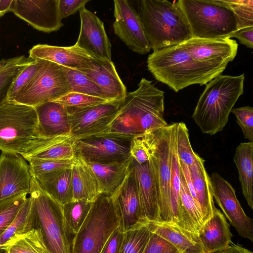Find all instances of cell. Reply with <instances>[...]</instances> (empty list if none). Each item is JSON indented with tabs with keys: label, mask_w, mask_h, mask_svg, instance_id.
<instances>
[{
	"label": "cell",
	"mask_w": 253,
	"mask_h": 253,
	"mask_svg": "<svg viewBox=\"0 0 253 253\" xmlns=\"http://www.w3.org/2000/svg\"><path fill=\"white\" fill-rule=\"evenodd\" d=\"M238 44L229 38H192L154 51L147 60L155 79L177 92L193 84H207L221 73L237 55Z\"/></svg>",
	"instance_id": "cell-1"
},
{
	"label": "cell",
	"mask_w": 253,
	"mask_h": 253,
	"mask_svg": "<svg viewBox=\"0 0 253 253\" xmlns=\"http://www.w3.org/2000/svg\"><path fill=\"white\" fill-rule=\"evenodd\" d=\"M142 78L134 91L127 92L110 133L133 137L168 125L164 118V92Z\"/></svg>",
	"instance_id": "cell-2"
},
{
	"label": "cell",
	"mask_w": 253,
	"mask_h": 253,
	"mask_svg": "<svg viewBox=\"0 0 253 253\" xmlns=\"http://www.w3.org/2000/svg\"><path fill=\"white\" fill-rule=\"evenodd\" d=\"M139 11L151 49L171 46L192 38L186 16L178 0H142Z\"/></svg>",
	"instance_id": "cell-3"
},
{
	"label": "cell",
	"mask_w": 253,
	"mask_h": 253,
	"mask_svg": "<svg viewBox=\"0 0 253 253\" xmlns=\"http://www.w3.org/2000/svg\"><path fill=\"white\" fill-rule=\"evenodd\" d=\"M244 74L220 75L206 86L192 115L203 133L212 135L225 126L231 110L243 94Z\"/></svg>",
	"instance_id": "cell-4"
},
{
	"label": "cell",
	"mask_w": 253,
	"mask_h": 253,
	"mask_svg": "<svg viewBox=\"0 0 253 253\" xmlns=\"http://www.w3.org/2000/svg\"><path fill=\"white\" fill-rule=\"evenodd\" d=\"M30 220L46 253H71L74 235L68 228L62 206L46 193L32 176Z\"/></svg>",
	"instance_id": "cell-5"
},
{
	"label": "cell",
	"mask_w": 253,
	"mask_h": 253,
	"mask_svg": "<svg viewBox=\"0 0 253 253\" xmlns=\"http://www.w3.org/2000/svg\"><path fill=\"white\" fill-rule=\"evenodd\" d=\"M192 38L215 40L229 38L238 30L236 17L224 0H178Z\"/></svg>",
	"instance_id": "cell-6"
},
{
	"label": "cell",
	"mask_w": 253,
	"mask_h": 253,
	"mask_svg": "<svg viewBox=\"0 0 253 253\" xmlns=\"http://www.w3.org/2000/svg\"><path fill=\"white\" fill-rule=\"evenodd\" d=\"M119 227L111 195L101 193L93 202L83 224L74 235L71 253H100L110 236Z\"/></svg>",
	"instance_id": "cell-7"
},
{
	"label": "cell",
	"mask_w": 253,
	"mask_h": 253,
	"mask_svg": "<svg viewBox=\"0 0 253 253\" xmlns=\"http://www.w3.org/2000/svg\"><path fill=\"white\" fill-rule=\"evenodd\" d=\"M177 123L151 132L149 163L152 170L159 198L157 222L172 224L170 181L173 136Z\"/></svg>",
	"instance_id": "cell-8"
},
{
	"label": "cell",
	"mask_w": 253,
	"mask_h": 253,
	"mask_svg": "<svg viewBox=\"0 0 253 253\" xmlns=\"http://www.w3.org/2000/svg\"><path fill=\"white\" fill-rule=\"evenodd\" d=\"M37 125L34 107L11 101L0 105V150L20 154L36 136Z\"/></svg>",
	"instance_id": "cell-9"
},
{
	"label": "cell",
	"mask_w": 253,
	"mask_h": 253,
	"mask_svg": "<svg viewBox=\"0 0 253 253\" xmlns=\"http://www.w3.org/2000/svg\"><path fill=\"white\" fill-rule=\"evenodd\" d=\"M70 92V86L63 67L46 61L33 80L11 101L35 107Z\"/></svg>",
	"instance_id": "cell-10"
},
{
	"label": "cell",
	"mask_w": 253,
	"mask_h": 253,
	"mask_svg": "<svg viewBox=\"0 0 253 253\" xmlns=\"http://www.w3.org/2000/svg\"><path fill=\"white\" fill-rule=\"evenodd\" d=\"M132 138L108 132L76 139L75 156L86 163H122L131 157L130 149Z\"/></svg>",
	"instance_id": "cell-11"
},
{
	"label": "cell",
	"mask_w": 253,
	"mask_h": 253,
	"mask_svg": "<svg viewBox=\"0 0 253 253\" xmlns=\"http://www.w3.org/2000/svg\"><path fill=\"white\" fill-rule=\"evenodd\" d=\"M124 99L108 101L84 108L65 107L69 115L71 134L76 139H79L108 133Z\"/></svg>",
	"instance_id": "cell-12"
},
{
	"label": "cell",
	"mask_w": 253,
	"mask_h": 253,
	"mask_svg": "<svg viewBox=\"0 0 253 253\" xmlns=\"http://www.w3.org/2000/svg\"><path fill=\"white\" fill-rule=\"evenodd\" d=\"M210 177L213 197L239 235L253 242V220L247 215L231 184L217 172Z\"/></svg>",
	"instance_id": "cell-13"
},
{
	"label": "cell",
	"mask_w": 253,
	"mask_h": 253,
	"mask_svg": "<svg viewBox=\"0 0 253 253\" xmlns=\"http://www.w3.org/2000/svg\"><path fill=\"white\" fill-rule=\"evenodd\" d=\"M114 4L115 34L132 51L139 54L148 53L151 48L138 12L126 0H115Z\"/></svg>",
	"instance_id": "cell-14"
},
{
	"label": "cell",
	"mask_w": 253,
	"mask_h": 253,
	"mask_svg": "<svg viewBox=\"0 0 253 253\" xmlns=\"http://www.w3.org/2000/svg\"><path fill=\"white\" fill-rule=\"evenodd\" d=\"M10 11L44 33L57 31L63 26L58 0H13Z\"/></svg>",
	"instance_id": "cell-15"
},
{
	"label": "cell",
	"mask_w": 253,
	"mask_h": 253,
	"mask_svg": "<svg viewBox=\"0 0 253 253\" xmlns=\"http://www.w3.org/2000/svg\"><path fill=\"white\" fill-rule=\"evenodd\" d=\"M32 176L20 154L1 151L0 155V200L30 193Z\"/></svg>",
	"instance_id": "cell-16"
},
{
	"label": "cell",
	"mask_w": 253,
	"mask_h": 253,
	"mask_svg": "<svg viewBox=\"0 0 253 253\" xmlns=\"http://www.w3.org/2000/svg\"><path fill=\"white\" fill-rule=\"evenodd\" d=\"M80 30L75 45L93 58L111 61V44L103 22L85 7L79 10Z\"/></svg>",
	"instance_id": "cell-17"
},
{
	"label": "cell",
	"mask_w": 253,
	"mask_h": 253,
	"mask_svg": "<svg viewBox=\"0 0 253 253\" xmlns=\"http://www.w3.org/2000/svg\"><path fill=\"white\" fill-rule=\"evenodd\" d=\"M111 196L119 227L125 232L148 223L142 213L136 181L130 169Z\"/></svg>",
	"instance_id": "cell-18"
},
{
	"label": "cell",
	"mask_w": 253,
	"mask_h": 253,
	"mask_svg": "<svg viewBox=\"0 0 253 253\" xmlns=\"http://www.w3.org/2000/svg\"><path fill=\"white\" fill-rule=\"evenodd\" d=\"M76 138L70 133L51 137H34L21 152L25 160H72L75 157Z\"/></svg>",
	"instance_id": "cell-19"
},
{
	"label": "cell",
	"mask_w": 253,
	"mask_h": 253,
	"mask_svg": "<svg viewBox=\"0 0 253 253\" xmlns=\"http://www.w3.org/2000/svg\"><path fill=\"white\" fill-rule=\"evenodd\" d=\"M130 170L136 181L142 213L148 223L159 219V198L154 174L149 162L138 164L133 159Z\"/></svg>",
	"instance_id": "cell-20"
},
{
	"label": "cell",
	"mask_w": 253,
	"mask_h": 253,
	"mask_svg": "<svg viewBox=\"0 0 253 253\" xmlns=\"http://www.w3.org/2000/svg\"><path fill=\"white\" fill-rule=\"evenodd\" d=\"M29 57L45 60L77 70L89 67L94 58L75 44L58 46L46 44L33 46L29 51Z\"/></svg>",
	"instance_id": "cell-21"
},
{
	"label": "cell",
	"mask_w": 253,
	"mask_h": 253,
	"mask_svg": "<svg viewBox=\"0 0 253 253\" xmlns=\"http://www.w3.org/2000/svg\"><path fill=\"white\" fill-rule=\"evenodd\" d=\"M34 108L38 118L36 136L51 137L71 133L69 113L62 105L47 101Z\"/></svg>",
	"instance_id": "cell-22"
},
{
	"label": "cell",
	"mask_w": 253,
	"mask_h": 253,
	"mask_svg": "<svg viewBox=\"0 0 253 253\" xmlns=\"http://www.w3.org/2000/svg\"><path fill=\"white\" fill-rule=\"evenodd\" d=\"M79 71L100 86L109 100H119L126 97V87L112 60L94 58L89 67Z\"/></svg>",
	"instance_id": "cell-23"
},
{
	"label": "cell",
	"mask_w": 253,
	"mask_h": 253,
	"mask_svg": "<svg viewBox=\"0 0 253 253\" xmlns=\"http://www.w3.org/2000/svg\"><path fill=\"white\" fill-rule=\"evenodd\" d=\"M198 235L205 253L224 251L231 245L232 237L224 215L217 208L199 229Z\"/></svg>",
	"instance_id": "cell-24"
},
{
	"label": "cell",
	"mask_w": 253,
	"mask_h": 253,
	"mask_svg": "<svg viewBox=\"0 0 253 253\" xmlns=\"http://www.w3.org/2000/svg\"><path fill=\"white\" fill-rule=\"evenodd\" d=\"M149 230L173 245L180 253H205L198 234L178 226L160 222L147 223Z\"/></svg>",
	"instance_id": "cell-25"
},
{
	"label": "cell",
	"mask_w": 253,
	"mask_h": 253,
	"mask_svg": "<svg viewBox=\"0 0 253 253\" xmlns=\"http://www.w3.org/2000/svg\"><path fill=\"white\" fill-rule=\"evenodd\" d=\"M71 170L73 200L93 202L102 192L96 177L87 164L75 156Z\"/></svg>",
	"instance_id": "cell-26"
},
{
	"label": "cell",
	"mask_w": 253,
	"mask_h": 253,
	"mask_svg": "<svg viewBox=\"0 0 253 253\" xmlns=\"http://www.w3.org/2000/svg\"><path fill=\"white\" fill-rule=\"evenodd\" d=\"M205 162L200 157L193 165L188 166L204 223L212 216L216 209L210 177L205 168Z\"/></svg>",
	"instance_id": "cell-27"
},
{
	"label": "cell",
	"mask_w": 253,
	"mask_h": 253,
	"mask_svg": "<svg viewBox=\"0 0 253 253\" xmlns=\"http://www.w3.org/2000/svg\"><path fill=\"white\" fill-rule=\"evenodd\" d=\"M40 187L61 206L73 200L71 168L35 177Z\"/></svg>",
	"instance_id": "cell-28"
},
{
	"label": "cell",
	"mask_w": 253,
	"mask_h": 253,
	"mask_svg": "<svg viewBox=\"0 0 253 253\" xmlns=\"http://www.w3.org/2000/svg\"><path fill=\"white\" fill-rule=\"evenodd\" d=\"M132 161L131 157L124 162L110 164L85 162L96 177L102 193L112 195L125 179Z\"/></svg>",
	"instance_id": "cell-29"
},
{
	"label": "cell",
	"mask_w": 253,
	"mask_h": 253,
	"mask_svg": "<svg viewBox=\"0 0 253 253\" xmlns=\"http://www.w3.org/2000/svg\"><path fill=\"white\" fill-rule=\"evenodd\" d=\"M234 162L237 168L243 194L253 209V143H241L236 148Z\"/></svg>",
	"instance_id": "cell-30"
},
{
	"label": "cell",
	"mask_w": 253,
	"mask_h": 253,
	"mask_svg": "<svg viewBox=\"0 0 253 253\" xmlns=\"http://www.w3.org/2000/svg\"><path fill=\"white\" fill-rule=\"evenodd\" d=\"M180 180L179 222L177 225L198 234L204 223L202 212L190 192L181 169Z\"/></svg>",
	"instance_id": "cell-31"
},
{
	"label": "cell",
	"mask_w": 253,
	"mask_h": 253,
	"mask_svg": "<svg viewBox=\"0 0 253 253\" xmlns=\"http://www.w3.org/2000/svg\"><path fill=\"white\" fill-rule=\"evenodd\" d=\"M33 60L25 55L0 60V105L7 101L12 84L20 73Z\"/></svg>",
	"instance_id": "cell-32"
},
{
	"label": "cell",
	"mask_w": 253,
	"mask_h": 253,
	"mask_svg": "<svg viewBox=\"0 0 253 253\" xmlns=\"http://www.w3.org/2000/svg\"><path fill=\"white\" fill-rule=\"evenodd\" d=\"M31 199L26 198L14 219L0 235V245L5 248L18 237L32 230L30 220Z\"/></svg>",
	"instance_id": "cell-33"
},
{
	"label": "cell",
	"mask_w": 253,
	"mask_h": 253,
	"mask_svg": "<svg viewBox=\"0 0 253 253\" xmlns=\"http://www.w3.org/2000/svg\"><path fill=\"white\" fill-rule=\"evenodd\" d=\"M177 126V123L173 136L170 181V201L172 224L176 225L179 222L180 189V169L176 147Z\"/></svg>",
	"instance_id": "cell-34"
},
{
	"label": "cell",
	"mask_w": 253,
	"mask_h": 253,
	"mask_svg": "<svg viewBox=\"0 0 253 253\" xmlns=\"http://www.w3.org/2000/svg\"><path fill=\"white\" fill-rule=\"evenodd\" d=\"M93 202L72 200L62 206L63 216L70 232L73 235L79 231L92 206Z\"/></svg>",
	"instance_id": "cell-35"
},
{
	"label": "cell",
	"mask_w": 253,
	"mask_h": 253,
	"mask_svg": "<svg viewBox=\"0 0 253 253\" xmlns=\"http://www.w3.org/2000/svg\"><path fill=\"white\" fill-rule=\"evenodd\" d=\"M69 83L71 92H77L109 100L96 84L83 72L63 67Z\"/></svg>",
	"instance_id": "cell-36"
},
{
	"label": "cell",
	"mask_w": 253,
	"mask_h": 253,
	"mask_svg": "<svg viewBox=\"0 0 253 253\" xmlns=\"http://www.w3.org/2000/svg\"><path fill=\"white\" fill-rule=\"evenodd\" d=\"M151 233L147 223L126 231L120 253H143Z\"/></svg>",
	"instance_id": "cell-37"
},
{
	"label": "cell",
	"mask_w": 253,
	"mask_h": 253,
	"mask_svg": "<svg viewBox=\"0 0 253 253\" xmlns=\"http://www.w3.org/2000/svg\"><path fill=\"white\" fill-rule=\"evenodd\" d=\"M10 253H46L38 232L32 229L6 246Z\"/></svg>",
	"instance_id": "cell-38"
},
{
	"label": "cell",
	"mask_w": 253,
	"mask_h": 253,
	"mask_svg": "<svg viewBox=\"0 0 253 253\" xmlns=\"http://www.w3.org/2000/svg\"><path fill=\"white\" fill-rule=\"evenodd\" d=\"M176 147L178 158L188 167L200 157L193 151L190 141L188 130L185 123H177Z\"/></svg>",
	"instance_id": "cell-39"
},
{
	"label": "cell",
	"mask_w": 253,
	"mask_h": 253,
	"mask_svg": "<svg viewBox=\"0 0 253 253\" xmlns=\"http://www.w3.org/2000/svg\"><path fill=\"white\" fill-rule=\"evenodd\" d=\"M27 194L0 200V235L8 228L26 199Z\"/></svg>",
	"instance_id": "cell-40"
},
{
	"label": "cell",
	"mask_w": 253,
	"mask_h": 253,
	"mask_svg": "<svg viewBox=\"0 0 253 253\" xmlns=\"http://www.w3.org/2000/svg\"><path fill=\"white\" fill-rule=\"evenodd\" d=\"M46 61L42 59H35L20 73L10 86L7 101H12L19 92L33 80Z\"/></svg>",
	"instance_id": "cell-41"
},
{
	"label": "cell",
	"mask_w": 253,
	"mask_h": 253,
	"mask_svg": "<svg viewBox=\"0 0 253 253\" xmlns=\"http://www.w3.org/2000/svg\"><path fill=\"white\" fill-rule=\"evenodd\" d=\"M73 159H30L28 161L31 176L35 177L44 173L71 168Z\"/></svg>",
	"instance_id": "cell-42"
},
{
	"label": "cell",
	"mask_w": 253,
	"mask_h": 253,
	"mask_svg": "<svg viewBox=\"0 0 253 253\" xmlns=\"http://www.w3.org/2000/svg\"><path fill=\"white\" fill-rule=\"evenodd\" d=\"M234 13L238 30L253 27V0H224Z\"/></svg>",
	"instance_id": "cell-43"
},
{
	"label": "cell",
	"mask_w": 253,
	"mask_h": 253,
	"mask_svg": "<svg viewBox=\"0 0 253 253\" xmlns=\"http://www.w3.org/2000/svg\"><path fill=\"white\" fill-rule=\"evenodd\" d=\"M52 101L58 102L66 108H81L98 105L111 100L82 93L70 92Z\"/></svg>",
	"instance_id": "cell-44"
},
{
	"label": "cell",
	"mask_w": 253,
	"mask_h": 253,
	"mask_svg": "<svg viewBox=\"0 0 253 253\" xmlns=\"http://www.w3.org/2000/svg\"><path fill=\"white\" fill-rule=\"evenodd\" d=\"M152 131L135 136L131 140L130 155L140 165L149 161Z\"/></svg>",
	"instance_id": "cell-45"
},
{
	"label": "cell",
	"mask_w": 253,
	"mask_h": 253,
	"mask_svg": "<svg viewBox=\"0 0 253 253\" xmlns=\"http://www.w3.org/2000/svg\"><path fill=\"white\" fill-rule=\"evenodd\" d=\"M231 112L236 118V122L241 128L244 137L253 142V108L245 106L233 108Z\"/></svg>",
	"instance_id": "cell-46"
},
{
	"label": "cell",
	"mask_w": 253,
	"mask_h": 253,
	"mask_svg": "<svg viewBox=\"0 0 253 253\" xmlns=\"http://www.w3.org/2000/svg\"><path fill=\"white\" fill-rule=\"evenodd\" d=\"M143 253H180L179 251L167 240L152 232Z\"/></svg>",
	"instance_id": "cell-47"
},
{
	"label": "cell",
	"mask_w": 253,
	"mask_h": 253,
	"mask_svg": "<svg viewBox=\"0 0 253 253\" xmlns=\"http://www.w3.org/2000/svg\"><path fill=\"white\" fill-rule=\"evenodd\" d=\"M89 1V0H58L59 14L62 19L75 14Z\"/></svg>",
	"instance_id": "cell-48"
},
{
	"label": "cell",
	"mask_w": 253,
	"mask_h": 253,
	"mask_svg": "<svg viewBox=\"0 0 253 253\" xmlns=\"http://www.w3.org/2000/svg\"><path fill=\"white\" fill-rule=\"evenodd\" d=\"M125 232L120 227L116 228L105 243L100 253H120Z\"/></svg>",
	"instance_id": "cell-49"
},
{
	"label": "cell",
	"mask_w": 253,
	"mask_h": 253,
	"mask_svg": "<svg viewBox=\"0 0 253 253\" xmlns=\"http://www.w3.org/2000/svg\"><path fill=\"white\" fill-rule=\"evenodd\" d=\"M235 37L240 43L247 47L253 48V27H246L239 29L230 36V38Z\"/></svg>",
	"instance_id": "cell-50"
},
{
	"label": "cell",
	"mask_w": 253,
	"mask_h": 253,
	"mask_svg": "<svg viewBox=\"0 0 253 253\" xmlns=\"http://www.w3.org/2000/svg\"><path fill=\"white\" fill-rule=\"evenodd\" d=\"M219 253H253L252 251L246 249L238 244L232 243L230 246L224 251Z\"/></svg>",
	"instance_id": "cell-51"
},
{
	"label": "cell",
	"mask_w": 253,
	"mask_h": 253,
	"mask_svg": "<svg viewBox=\"0 0 253 253\" xmlns=\"http://www.w3.org/2000/svg\"><path fill=\"white\" fill-rule=\"evenodd\" d=\"M13 0H0V14L2 16L10 12Z\"/></svg>",
	"instance_id": "cell-52"
},
{
	"label": "cell",
	"mask_w": 253,
	"mask_h": 253,
	"mask_svg": "<svg viewBox=\"0 0 253 253\" xmlns=\"http://www.w3.org/2000/svg\"><path fill=\"white\" fill-rule=\"evenodd\" d=\"M2 253H8V250L5 248V250Z\"/></svg>",
	"instance_id": "cell-53"
},
{
	"label": "cell",
	"mask_w": 253,
	"mask_h": 253,
	"mask_svg": "<svg viewBox=\"0 0 253 253\" xmlns=\"http://www.w3.org/2000/svg\"><path fill=\"white\" fill-rule=\"evenodd\" d=\"M0 17H1V15H0Z\"/></svg>",
	"instance_id": "cell-54"
},
{
	"label": "cell",
	"mask_w": 253,
	"mask_h": 253,
	"mask_svg": "<svg viewBox=\"0 0 253 253\" xmlns=\"http://www.w3.org/2000/svg\"><path fill=\"white\" fill-rule=\"evenodd\" d=\"M8 253H10L9 252H8Z\"/></svg>",
	"instance_id": "cell-55"
}]
</instances>
